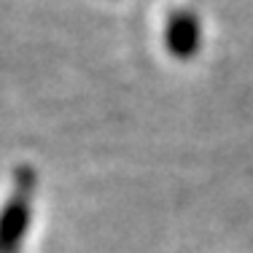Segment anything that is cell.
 <instances>
[{
    "label": "cell",
    "mask_w": 253,
    "mask_h": 253,
    "mask_svg": "<svg viewBox=\"0 0 253 253\" xmlns=\"http://www.w3.org/2000/svg\"><path fill=\"white\" fill-rule=\"evenodd\" d=\"M200 33H202L200 19L189 8H175L165 27V41L170 54L178 59H191L200 49V38H202Z\"/></svg>",
    "instance_id": "obj_2"
},
{
    "label": "cell",
    "mask_w": 253,
    "mask_h": 253,
    "mask_svg": "<svg viewBox=\"0 0 253 253\" xmlns=\"http://www.w3.org/2000/svg\"><path fill=\"white\" fill-rule=\"evenodd\" d=\"M35 189V172L22 167L16 172V186L0 210V253H22V240L30 224V202Z\"/></svg>",
    "instance_id": "obj_1"
}]
</instances>
